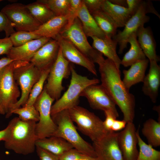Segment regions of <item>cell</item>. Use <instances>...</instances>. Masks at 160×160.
I'll use <instances>...</instances> for the list:
<instances>
[{"instance_id":"cell-46","label":"cell","mask_w":160,"mask_h":160,"mask_svg":"<svg viewBox=\"0 0 160 160\" xmlns=\"http://www.w3.org/2000/svg\"><path fill=\"white\" fill-rule=\"evenodd\" d=\"M9 131V128L7 125L4 129L0 131V141H4L6 140L8 136Z\"/></svg>"},{"instance_id":"cell-35","label":"cell","mask_w":160,"mask_h":160,"mask_svg":"<svg viewBox=\"0 0 160 160\" xmlns=\"http://www.w3.org/2000/svg\"><path fill=\"white\" fill-rule=\"evenodd\" d=\"M12 113L18 115L19 117L25 121H33L36 122L39 119V113L33 105L16 108Z\"/></svg>"},{"instance_id":"cell-32","label":"cell","mask_w":160,"mask_h":160,"mask_svg":"<svg viewBox=\"0 0 160 160\" xmlns=\"http://www.w3.org/2000/svg\"><path fill=\"white\" fill-rule=\"evenodd\" d=\"M45 4L56 16L67 15L70 5V0H39Z\"/></svg>"},{"instance_id":"cell-28","label":"cell","mask_w":160,"mask_h":160,"mask_svg":"<svg viewBox=\"0 0 160 160\" xmlns=\"http://www.w3.org/2000/svg\"><path fill=\"white\" fill-rule=\"evenodd\" d=\"M91 15L106 36L112 38L117 33L118 28L116 23L105 12L100 10Z\"/></svg>"},{"instance_id":"cell-20","label":"cell","mask_w":160,"mask_h":160,"mask_svg":"<svg viewBox=\"0 0 160 160\" xmlns=\"http://www.w3.org/2000/svg\"><path fill=\"white\" fill-rule=\"evenodd\" d=\"M139 45L149 61L159 60L156 52V44L151 28L140 27L136 33Z\"/></svg>"},{"instance_id":"cell-34","label":"cell","mask_w":160,"mask_h":160,"mask_svg":"<svg viewBox=\"0 0 160 160\" xmlns=\"http://www.w3.org/2000/svg\"><path fill=\"white\" fill-rule=\"evenodd\" d=\"M50 70L42 72L40 78L32 87L28 100L25 104L23 107L33 105L36 99L44 89L45 81L47 80Z\"/></svg>"},{"instance_id":"cell-16","label":"cell","mask_w":160,"mask_h":160,"mask_svg":"<svg viewBox=\"0 0 160 160\" xmlns=\"http://www.w3.org/2000/svg\"><path fill=\"white\" fill-rule=\"evenodd\" d=\"M55 40L58 41L64 57L69 62L86 68L94 75L97 73L95 63L79 51L70 41L59 35Z\"/></svg>"},{"instance_id":"cell-51","label":"cell","mask_w":160,"mask_h":160,"mask_svg":"<svg viewBox=\"0 0 160 160\" xmlns=\"http://www.w3.org/2000/svg\"><path fill=\"white\" fill-rule=\"evenodd\" d=\"M2 1H3V0H0V2Z\"/></svg>"},{"instance_id":"cell-30","label":"cell","mask_w":160,"mask_h":160,"mask_svg":"<svg viewBox=\"0 0 160 160\" xmlns=\"http://www.w3.org/2000/svg\"><path fill=\"white\" fill-rule=\"evenodd\" d=\"M25 6L32 15L41 25L56 16L52 11L39 0Z\"/></svg>"},{"instance_id":"cell-7","label":"cell","mask_w":160,"mask_h":160,"mask_svg":"<svg viewBox=\"0 0 160 160\" xmlns=\"http://www.w3.org/2000/svg\"><path fill=\"white\" fill-rule=\"evenodd\" d=\"M148 13H153L159 18L160 15L154 8L152 2L150 0H143L136 12L132 16L126 23L123 30L119 32L112 38L119 45V53L121 54L127 48V40L129 37L133 33H136L138 29L148 22L150 17L146 15Z\"/></svg>"},{"instance_id":"cell-4","label":"cell","mask_w":160,"mask_h":160,"mask_svg":"<svg viewBox=\"0 0 160 160\" xmlns=\"http://www.w3.org/2000/svg\"><path fill=\"white\" fill-rule=\"evenodd\" d=\"M41 73L30 62L14 61L13 76L17 85L20 87L21 93L20 99L6 114V118L12 116L14 110L25 104L32 87L40 78Z\"/></svg>"},{"instance_id":"cell-3","label":"cell","mask_w":160,"mask_h":160,"mask_svg":"<svg viewBox=\"0 0 160 160\" xmlns=\"http://www.w3.org/2000/svg\"><path fill=\"white\" fill-rule=\"evenodd\" d=\"M57 129L53 136L61 137L71 144L73 148L83 154L97 157L92 145L85 141L79 134L71 119L68 110L51 116Z\"/></svg>"},{"instance_id":"cell-40","label":"cell","mask_w":160,"mask_h":160,"mask_svg":"<svg viewBox=\"0 0 160 160\" xmlns=\"http://www.w3.org/2000/svg\"><path fill=\"white\" fill-rule=\"evenodd\" d=\"M36 148L40 160H59V157L37 146Z\"/></svg>"},{"instance_id":"cell-17","label":"cell","mask_w":160,"mask_h":160,"mask_svg":"<svg viewBox=\"0 0 160 160\" xmlns=\"http://www.w3.org/2000/svg\"><path fill=\"white\" fill-rule=\"evenodd\" d=\"M60 48L58 41L51 39L36 52L30 62L41 72L50 70L57 58Z\"/></svg>"},{"instance_id":"cell-48","label":"cell","mask_w":160,"mask_h":160,"mask_svg":"<svg viewBox=\"0 0 160 160\" xmlns=\"http://www.w3.org/2000/svg\"><path fill=\"white\" fill-rule=\"evenodd\" d=\"M79 160H98V159L97 157H94L82 154Z\"/></svg>"},{"instance_id":"cell-18","label":"cell","mask_w":160,"mask_h":160,"mask_svg":"<svg viewBox=\"0 0 160 160\" xmlns=\"http://www.w3.org/2000/svg\"><path fill=\"white\" fill-rule=\"evenodd\" d=\"M51 39L42 37L22 46L13 47L7 55V57L14 61L30 62L36 52Z\"/></svg>"},{"instance_id":"cell-2","label":"cell","mask_w":160,"mask_h":160,"mask_svg":"<svg viewBox=\"0 0 160 160\" xmlns=\"http://www.w3.org/2000/svg\"><path fill=\"white\" fill-rule=\"evenodd\" d=\"M36 123L33 121H23L19 117L13 118L8 125L9 131L4 141L5 148L20 154L26 155L33 153L37 139L35 132Z\"/></svg>"},{"instance_id":"cell-27","label":"cell","mask_w":160,"mask_h":160,"mask_svg":"<svg viewBox=\"0 0 160 160\" xmlns=\"http://www.w3.org/2000/svg\"><path fill=\"white\" fill-rule=\"evenodd\" d=\"M137 38L136 33H133L128 39L127 42L130 44V48L121 61V65L124 67L130 66L137 61L146 59Z\"/></svg>"},{"instance_id":"cell-47","label":"cell","mask_w":160,"mask_h":160,"mask_svg":"<svg viewBox=\"0 0 160 160\" xmlns=\"http://www.w3.org/2000/svg\"><path fill=\"white\" fill-rule=\"evenodd\" d=\"M111 3L121 6L127 7L126 0H110Z\"/></svg>"},{"instance_id":"cell-29","label":"cell","mask_w":160,"mask_h":160,"mask_svg":"<svg viewBox=\"0 0 160 160\" xmlns=\"http://www.w3.org/2000/svg\"><path fill=\"white\" fill-rule=\"evenodd\" d=\"M142 133L148 144L153 147L160 145V122L150 118L144 123Z\"/></svg>"},{"instance_id":"cell-21","label":"cell","mask_w":160,"mask_h":160,"mask_svg":"<svg viewBox=\"0 0 160 160\" xmlns=\"http://www.w3.org/2000/svg\"><path fill=\"white\" fill-rule=\"evenodd\" d=\"M91 38L93 40L92 47L112 61L119 70L121 60L116 53L117 42L107 36L103 38L95 36Z\"/></svg>"},{"instance_id":"cell-22","label":"cell","mask_w":160,"mask_h":160,"mask_svg":"<svg viewBox=\"0 0 160 160\" xmlns=\"http://www.w3.org/2000/svg\"><path fill=\"white\" fill-rule=\"evenodd\" d=\"M67 21V15L55 16L33 32L41 37L55 40L65 29Z\"/></svg>"},{"instance_id":"cell-23","label":"cell","mask_w":160,"mask_h":160,"mask_svg":"<svg viewBox=\"0 0 160 160\" xmlns=\"http://www.w3.org/2000/svg\"><path fill=\"white\" fill-rule=\"evenodd\" d=\"M35 144L36 146L59 157L67 151L73 148L72 145L65 140L55 136L37 139Z\"/></svg>"},{"instance_id":"cell-33","label":"cell","mask_w":160,"mask_h":160,"mask_svg":"<svg viewBox=\"0 0 160 160\" xmlns=\"http://www.w3.org/2000/svg\"><path fill=\"white\" fill-rule=\"evenodd\" d=\"M41 37L34 32L17 31L12 34L9 38L13 47H17Z\"/></svg>"},{"instance_id":"cell-14","label":"cell","mask_w":160,"mask_h":160,"mask_svg":"<svg viewBox=\"0 0 160 160\" xmlns=\"http://www.w3.org/2000/svg\"><path fill=\"white\" fill-rule=\"evenodd\" d=\"M118 132H109L93 146L98 160H124L117 141Z\"/></svg>"},{"instance_id":"cell-9","label":"cell","mask_w":160,"mask_h":160,"mask_svg":"<svg viewBox=\"0 0 160 160\" xmlns=\"http://www.w3.org/2000/svg\"><path fill=\"white\" fill-rule=\"evenodd\" d=\"M55 100L44 88L34 103L33 105L39 116V120L35 127L37 139L52 136L56 130L57 126L53 120L51 113L52 104Z\"/></svg>"},{"instance_id":"cell-50","label":"cell","mask_w":160,"mask_h":160,"mask_svg":"<svg viewBox=\"0 0 160 160\" xmlns=\"http://www.w3.org/2000/svg\"><path fill=\"white\" fill-rule=\"evenodd\" d=\"M0 113L2 114H5L3 110L0 107Z\"/></svg>"},{"instance_id":"cell-24","label":"cell","mask_w":160,"mask_h":160,"mask_svg":"<svg viewBox=\"0 0 160 160\" xmlns=\"http://www.w3.org/2000/svg\"><path fill=\"white\" fill-rule=\"evenodd\" d=\"M149 62L147 59L139 60L131 65L129 69L123 70L122 81L127 89L129 90L132 86L143 82Z\"/></svg>"},{"instance_id":"cell-19","label":"cell","mask_w":160,"mask_h":160,"mask_svg":"<svg viewBox=\"0 0 160 160\" xmlns=\"http://www.w3.org/2000/svg\"><path fill=\"white\" fill-rule=\"evenodd\" d=\"M150 68L143 81L142 90L152 102L156 103L160 85V67L155 61H149Z\"/></svg>"},{"instance_id":"cell-43","label":"cell","mask_w":160,"mask_h":160,"mask_svg":"<svg viewBox=\"0 0 160 160\" xmlns=\"http://www.w3.org/2000/svg\"><path fill=\"white\" fill-rule=\"evenodd\" d=\"M143 1L141 0H126L127 8L131 16L136 12L141 5Z\"/></svg>"},{"instance_id":"cell-44","label":"cell","mask_w":160,"mask_h":160,"mask_svg":"<svg viewBox=\"0 0 160 160\" xmlns=\"http://www.w3.org/2000/svg\"><path fill=\"white\" fill-rule=\"evenodd\" d=\"M127 122L124 120H122L115 119L113 123L111 128V131L116 132L122 130L125 127Z\"/></svg>"},{"instance_id":"cell-31","label":"cell","mask_w":160,"mask_h":160,"mask_svg":"<svg viewBox=\"0 0 160 160\" xmlns=\"http://www.w3.org/2000/svg\"><path fill=\"white\" fill-rule=\"evenodd\" d=\"M139 151L136 160H160V151L146 144L141 137L138 129L136 131Z\"/></svg>"},{"instance_id":"cell-1","label":"cell","mask_w":160,"mask_h":160,"mask_svg":"<svg viewBox=\"0 0 160 160\" xmlns=\"http://www.w3.org/2000/svg\"><path fill=\"white\" fill-rule=\"evenodd\" d=\"M99 66L101 84L119 107L123 114V120L127 123L133 122L135 116V97L124 86L121 78L119 70L112 61L108 58Z\"/></svg>"},{"instance_id":"cell-8","label":"cell","mask_w":160,"mask_h":160,"mask_svg":"<svg viewBox=\"0 0 160 160\" xmlns=\"http://www.w3.org/2000/svg\"><path fill=\"white\" fill-rule=\"evenodd\" d=\"M60 35L70 41L94 63L99 65L105 60L103 55L89 43L83 31L81 22L77 17L72 24L68 28L63 31Z\"/></svg>"},{"instance_id":"cell-41","label":"cell","mask_w":160,"mask_h":160,"mask_svg":"<svg viewBox=\"0 0 160 160\" xmlns=\"http://www.w3.org/2000/svg\"><path fill=\"white\" fill-rule=\"evenodd\" d=\"M13 47L9 37L0 39V55H7Z\"/></svg>"},{"instance_id":"cell-26","label":"cell","mask_w":160,"mask_h":160,"mask_svg":"<svg viewBox=\"0 0 160 160\" xmlns=\"http://www.w3.org/2000/svg\"><path fill=\"white\" fill-rule=\"evenodd\" d=\"M101 10L111 17L118 28L124 27L131 17L127 7L114 4L109 0H104Z\"/></svg>"},{"instance_id":"cell-6","label":"cell","mask_w":160,"mask_h":160,"mask_svg":"<svg viewBox=\"0 0 160 160\" xmlns=\"http://www.w3.org/2000/svg\"><path fill=\"white\" fill-rule=\"evenodd\" d=\"M68 110L77 129L93 143L99 140L109 132L105 128L103 121L93 113L78 105Z\"/></svg>"},{"instance_id":"cell-37","label":"cell","mask_w":160,"mask_h":160,"mask_svg":"<svg viewBox=\"0 0 160 160\" xmlns=\"http://www.w3.org/2000/svg\"><path fill=\"white\" fill-rule=\"evenodd\" d=\"M12 23L2 12H0V32L4 31L6 37L15 32Z\"/></svg>"},{"instance_id":"cell-12","label":"cell","mask_w":160,"mask_h":160,"mask_svg":"<svg viewBox=\"0 0 160 160\" xmlns=\"http://www.w3.org/2000/svg\"><path fill=\"white\" fill-rule=\"evenodd\" d=\"M12 23L17 31L33 32L41 24L32 15L25 5L19 3L9 4L1 10Z\"/></svg>"},{"instance_id":"cell-10","label":"cell","mask_w":160,"mask_h":160,"mask_svg":"<svg viewBox=\"0 0 160 160\" xmlns=\"http://www.w3.org/2000/svg\"><path fill=\"white\" fill-rule=\"evenodd\" d=\"M71 74L70 63L63 56L60 47L57 58L50 69L44 86L48 94L55 100L61 97L64 89L63 80L68 78Z\"/></svg>"},{"instance_id":"cell-11","label":"cell","mask_w":160,"mask_h":160,"mask_svg":"<svg viewBox=\"0 0 160 160\" xmlns=\"http://www.w3.org/2000/svg\"><path fill=\"white\" fill-rule=\"evenodd\" d=\"M14 61L0 71V107L7 114L18 100L20 92L13 74Z\"/></svg>"},{"instance_id":"cell-5","label":"cell","mask_w":160,"mask_h":160,"mask_svg":"<svg viewBox=\"0 0 160 160\" xmlns=\"http://www.w3.org/2000/svg\"><path fill=\"white\" fill-rule=\"evenodd\" d=\"M70 69L71 79L68 87L63 95L52 105L51 116L78 105L80 95L83 91L87 87L98 84L100 82L98 79H90L78 74L71 64Z\"/></svg>"},{"instance_id":"cell-25","label":"cell","mask_w":160,"mask_h":160,"mask_svg":"<svg viewBox=\"0 0 160 160\" xmlns=\"http://www.w3.org/2000/svg\"><path fill=\"white\" fill-rule=\"evenodd\" d=\"M77 17L81 22L83 31L87 37L95 36L103 38L106 36L99 27L83 1Z\"/></svg>"},{"instance_id":"cell-15","label":"cell","mask_w":160,"mask_h":160,"mask_svg":"<svg viewBox=\"0 0 160 160\" xmlns=\"http://www.w3.org/2000/svg\"><path fill=\"white\" fill-rule=\"evenodd\" d=\"M135 126L133 122L127 123L125 128L118 132L117 141L124 160H136L138 151Z\"/></svg>"},{"instance_id":"cell-42","label":"cell","mask_w":160,"mask_h":160,"mask_svg":"<svg viewBox=\"0 0 160 160\" xmlns=\"http://www.w3.org/2000/svg\"><path fill=\"white\" fill-rule=\"evenodd\" d=\"M105 118L103 121V124L105 129L108 132L112 131L111 128L116 118L109 111L104 112Z\"/></svg>"},{"instance_id":"cell-49","label":"cell","mask_w":160,"mask_h":160,"mask_svg":"<svg viewBox=\"0 0 160 160\" xmlns=\"http://www.w3.org/2000/svg\"><path fill=\"white\" fill-rule=\"evenodd\" d=\"M153 109L154 110L156 111L158 113V116H159V117L160 118V106H154L153 108Z\"/></svg>"},{"instance_id":"cell-38","label":"cell","mask_w":160,"mask_h":160,"mask_svg":"<svg viewBox=\"0 0 160 160\" xmlns=\"http://www.w3.org/2000/svg\"><path fill=\"white\" fill-rule=\"evenodd\" d=\"M88 11L92 14L93 12L101 10L104 0H83Z\"/></svg>"},{"instance_id":"cell-13","label":"cell","mask_w":160,"mask_h":160,"mask_svg":"<svg viewBox=\"0 0 160 160\" xmlns=\"http://www.w3.org/2000/svg\"><path fill=\"white\" fill-rule=\"evenodd\" d=\"M80 97L87 99L92 108L109 111L116 118L119 117L116 104L101 84H93L87 87L82 92Z\"/></svg>"},{"instance_id":"cell-45","label":"cell","mask_w":160,"mask_h":160,"mask_svg":"<svg viewBox=\"0 0 160 160\" xmlns=\"http://www.w3.org/2000/svg\"><path fill=\"white\" fill-rule=\"evenodd\" d=\"M14 61L7 57L0 59V71L7 65Z\"/></svg>"},{"instance_id":"cell-39","label":"cell","mask_w":160,"mask_h":160,"mask_svg":"<svg viewBox=\"0 0 160 160\" xmlns=\"http://www.w3.org/2000/svg\"><path fill=\"white\" fill-rule=\"evenodd\" d=\"M83 154L74 148L63 153L59 157V160H79Z\"/></svg>"},{"instance_id":"cell-36","label":"cell","mask_w":160,"mask_h":160,"mask_svg":"<svg viewBox=\"0 0 160 160\" xmlns=\"http://www.w3.org/2000/svg\"><path fill=\"white\" fill-rule=\"evenodd\" d=\"M83 3L81 0H70V5L68 14L67 23L64 30L68 28L77 17L79 11Z\"/></svg>"}]
</instances>
